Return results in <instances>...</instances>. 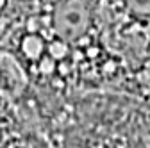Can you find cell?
Wrapping results in <instances>:
<instances>
[{"mask_svg":"<svg viewBox=\"0 0 150 148\" xmlns=\"http://www.w3.org/2000/svg\"><path fill=\"white\" fill-rule=\"evenodd\" d=\"M86 18L79 2H70L57 14V25L64 36H77L82 30V20Z\"/></svg>","mask_w":150,"mask_h":148,"instance_id":"cell-1","label":"cell"}]
</instances>
